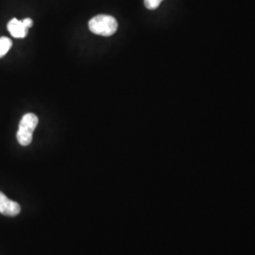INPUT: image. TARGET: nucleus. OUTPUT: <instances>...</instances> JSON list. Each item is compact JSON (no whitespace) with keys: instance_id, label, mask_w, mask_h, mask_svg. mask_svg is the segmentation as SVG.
I'll use <instances>...</instances> for the list:
<instances>
[{"instance_id":"nucleus-1","label":"nucleus","mask_w":255,"mask_h":255,"mask_svg":"<svg viewBox=\"0 0 255 255\" xmlns=\"http://www.w3.org/2000/svg\"><path fill=\"white\" fill-rule=\"evenodd\" d=\"M119 28L117 19L111 15L100 14L89 21V29L101 36H112Z\"/></svg>"},{"instance_id":"nucleus-2","label":"nucleus","mask_w":255,"mask_h":255,"mask_svg":"<svg viewBox=\"0 0 255 255\" xmlns=\"http://www.w3.org/2000/svg\"><path fill=\"white\" fill-rule=\"evenodd\" d=\"M38 118L34 114H27L25 115L20 123H19L18 131H17V141L21 146H27L32 141V134L34 129L38 125Z\"/></svg>"},{"instance_id":"nucleus-3","label":"nucleus","mask_w":255,"mask_h":255,"mask_svg":"<svg viewBox=\"0 0 255 255\" xmlns=\"http://www.w3.org/2000/svg\"><path fill=\"white\" fill-rule=\"evenodd\" d=\"M7 27L11 36L14 38H25L27 35V27L18 19H11Z\"/></svg>"},{"instance_id":"nucleus-4","label":"nucleus","mask_w":255,"mask_h":255,"mask_svg":"<svg viewBox=\"0 0 255 255\" xmlns=\"http://www.w3.org/2000/svg\"><path fill=\"white\" fill-rule=\"evenodd\" d=\"M21 207L17 202L6 198L0 203V213L7 217H15L20 214Z\"/></svg>"},{"instance_id":"nucleus-5","label":"nucleus","mask_w":255,"mask_h":255,"mask_svg":"<svg viewBox=\"0 0 255 255\" xmlns=\"http://www.w3.org/2000/svg\"><path fill=\"white\" fill-rule=\"evenodd\" d=\"M12 46L11 40L8 37H1L0 38V58L8 53L10 47Z\"/></svg>"},{"instance_id":"nucleus-6","label":"nucleus","mask_w":255,"mask_h":255,"mask_svg":"<svg viewBox=\"0 0 255 255\" xmlns=\"http://www.w3.org/2000/svg\"><path fill=\"white\" fill-rule=\"evenodd\" d=\"M162 1L163 0H144V3L146 9H155L160 6Z\"/></svg>"},{"instance_id":"nucleus-7","label":"nucleus","mask_w":255,"mask_h":255,"mask_svg":"<svg viewBox=\"0 0 255 255\" xmlns=\"http://www.w3.org/2000/svg\"><path fill=\"white\" fill-rule=\"evenodd\" d=\"M22 22H23V24H24L27 28L32 27V25H33V21L30 18H25L24 20H22Z\"/></svg>"},{"instance_id":"nucleus-8","label":"nucleus","mask_w":255,"mask_h":255,"mask_svg":"<svg viewBox=\"0 0 255 255\" xmlns=\"http://www.w3.org/2000/svg\"><path fill=\"white\" fill-rule=\"evenodd\" d=\"M6 198H7V196L5 194H3L2 192H0V203L4 201Z\"/></svg>"}]
</instances>
